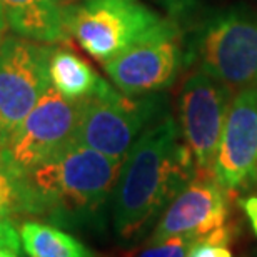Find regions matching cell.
<instances>
[{"label":"cell","instance_id":"3","mask_svg":"<svg viewBox=\"0 0 257 257\" xmlns=\"http://www.w3.org/2000/svg\"><path fill=\"white\" fill-rule=\"evenodd\" d=\"M69 37L105 64L166 20L141 0H80L62 7Z\"/></svg>","mask_w":257,"mask_h":257},{"label":"cell","instance_id":"18","mask_svg":"<svg viewBox=\"0 0 257 257\" xmlns=\"http://www.w3.org/2000/svg\"><path fill=\"white\" fill-rule=\"evenodd\" d=\"M189 257H232V252L227 249L225 244H217L209 239H202L192 249Z\"/></svg>","mask_w":257,"mask_h":257},{"label":"cell","instance_id":"6","mask_svg":"<svg viewBox=\"0 0 257 257\" xmlns=\"http://www.w3.org/2000/svg\"><path fill=\"white\" fill-rule=\"evenodd\" d=\"M202 72L227 89L257 87V17L229 12L214 19L199 39Z\"/></svg>","mask_w":257,"mask_h":257},{"label":"cell","instance_id":"4","mask_svg":"<svg viewBox=\"0 0 257 257\" xmlns=\"http://www.w3.org/2000/svg\"><path fill=\"white\" fill-rule=\"evenodd\" d=\"M52 47L24 37L0 42V149L12 141L20 124L50 87Z\"/></svg>","mask_w":257,"mask_h":257},{"label":"cell","instance_id":"13","mask_svg":"<svg viewBox=\"0 0 257 257\" xmlns=\"http://www.w3.org/2000/svg\"><path fill=\"white\" fill-rule=\"evenodd\" d=\"M50 85L69 100L102 95L112 89L79 54L69 47H52L49 59Z\"/></svg>","mask_w":257,"mask_h":257},{"label":"cell","instance_id":"17","mask_svg":"<svg viewBox=\"0 0 257 257\" xmlns=\"http://www.w3.org/2000/svg\"><path fill=\"white\" fill-rule=\"evenodd\" d=\"M20 232L15 227L12 219L0 220V249H10L14 252H20Z\"/></svg>","mask_w":257,"mask_h":257},{"label":"cell","instance_id":"16","mask_svg":"<svg viewBox=\"0 0 257 257\" xmlns=\"http://www.w3.org/2000/svg\"><path fill=\"white\" fill-rule=\"evenodd\" d=\"M200 240L194 235H174L162 240H149L141 249H136L128 257H189Z\"/></svg>","mask_w":257,"mask_h":257},{"label":"cell","instance_id":"8","mask_svg":"<svg viewBox=\"0 0 257 257\" xmlns=\"http://www.w3.org/2000/svg\"><path fill=\"white\" fill-rule=\"evenodd\" d=\"M227 110V87L205 72L189 77L181 92V127L197 176L214 177Z\"/></svg>","mask_w":257,"mask_h":257},{"label":"cell","instance_id":"15","mask_svg":"<svg viewBox=\"0 0 257 257\" xmlns=\"http://www.w3.org/2000/svg\"><path fill=\"white\" fill-rule=\"evenodd\" d=\"M19 214H40V205L27 176L0 151V220Z\"/></svg>","mask_w":257,"mask_h":257},{"label":"cell","instance_id":"22","mask_svg":"<svg viewBox=\"0 0 257 257\" xmlns=\"http://www.w3.org/2000/svg\"><path fill=\"white\" fill-rule=\"evenodd\" d=\"M64 2H67V0H64Z\"/></svg>","mask_w":257,"mask_h":257},{"label":"cell","instance_id":"19","mask_svg":"<svg viewBox=\"0 0 257 257\" xmlns=\"http://www.w3.org/2000/svg\"><path fill=\"white\" fill-rule=\"evenodd\" d=\"M242 207H244L245 215H247V219H249L250 227H252L254 234L257 235V195H250V197L245 199Z\"/></svg>","mask_w":257,"mask_h":257},{"label":"cell","instance_id":"7","mask_svg":"<svg viewBox=\"0 0 257 257\" xmlns=\"http://www.w3.org/2000/svg\"><path fill=\"white\" fill-rule=\"evenodd\" d=\"M80 100H69L52 87L25 117L5 149L10 162L27 174L74 142Z\"/></svg>","mask_w":257,"mask_h":257},{"label":"cell","instance_id":"20","mask_svg":"<svg viewBox=\"0 0 257 257\" xmlns=\"http://www.w3.org/2000/svg\"><path fill=\"white\" fill-rule=\"evenodd\" d=\"M7 29V20H5V15H4V10L0 7V42H2V37H4V32Z\"/></svg>","mask_w":257,"mask_h":257},{"label":"cell","instance_id":"11","mask_svg":"<svg viewBox=\"0 0 257 257\" xmlns=\"http://www.w3.org/2000/svg\"><path fill=\"white\" fill-rule=\"evenodd\" d=\"M229 194L215 177L195 176L167 204L149 240H162L174 235H194L204 239L224 227L229 217Z\"/></svg>","mask_w":257,"mask_h":257},{"label":"cell","instance_id":"10","mask_svg":"<svg viewBox=\"0 0 257 257\" xmlns=\"http://www.w3.org/2000/svg\"><path fill=\"white\" fill-rule=\"evenodd\" d=\"M214 177L229 195L257 182V87L242 89L229 105Z\"/></svg>","mask_w":257,"mask_h":257},{"label":"cell","instance_id":"1","mask_svg":"<svg viewBox=\"0 0 257 257\" xmlns=\"http://www.w3.org/2000/svg\"><path fill=\"white\" fill-rule=\"evenodd\" d=\"M197 176L172 117L149 125L122 162L114 189V229L134 239Z\"/></svg>","mask_w":257,"mask_h":257},{"label":"cell","instance_id":"5","mask_svg":"<svg viewBox=\"0 0 257 257\" xmlns=\"http://www.w3.org/2000/svg\"><path fill=\"white\" fill-rule=\"evenodd\" d=\"M157 100L134 99L112 87L102 95L80 100L74 142L124 161L156 115Z\"/></svg>","mask_w":257,"mask_h":257},{"label":"cell","instance_id":"12","mask_svg":"<svg viewBox=\"0 0 257 257\" xmlns=\"http://www.w3.org/2000/svg\"><path fill=\"white\" fill-rule=\"evenodd\" d=\"M7 25L34 42L52 45L69 39L59 0H0Z\"/></svg>","mask_w":257,"mask_h":257},{"label":"cell","instance_id":"14","mask_svg":"<svg viewBox=\"0 0 257 257\" xmlns=\"http://www.w3.org/2000/svg\"><path fill=\"white\" fill-rule=\"evenodd\" d=\"M19 232L29 257H95L85 244L55 225L27 220Z\"/></svg>","mask_w":257,"mask_h":257},{"label":"cell","instance_id":"9","mask_svg":"<svg viewBox=\"0 0 257 257\" xmlns=\"http://www.w3.org/2000/svg\"><path fill=\"white\" fill-rule=\"evenodd\" d=\"M179 67L177 30L164 22L141 40L104 64L110 80L122 94L139 97L166 89Z\"/></svg>","mask_w":257,"mask_h":257},{"label":"cell","instance_id":"21","mask_svg":"<svg viewBox=\"0 0 257 257\" xmlns=\"http://www.w3.org/2000/svg\"><path fill=\"white\" fill-rule=\"evenodd\" d=\"M0 257H17V252L10 249H0Z\"/></svg>","mask_w":257,"mask_h":257},{"label":"cell","instance_id":"2","mask_svg":"<svg viewBox=\"0 0 257 257\" xmlns=\"http://www.w3.org/2000/svg\"><path fill=\"white\" fill-rule=\"evenodd\" d=\"M122 162L72 142L27 174L40 214H95L115 189Z\"/></svg>","mask_w":257,"mask_h":257}]
</instances>
